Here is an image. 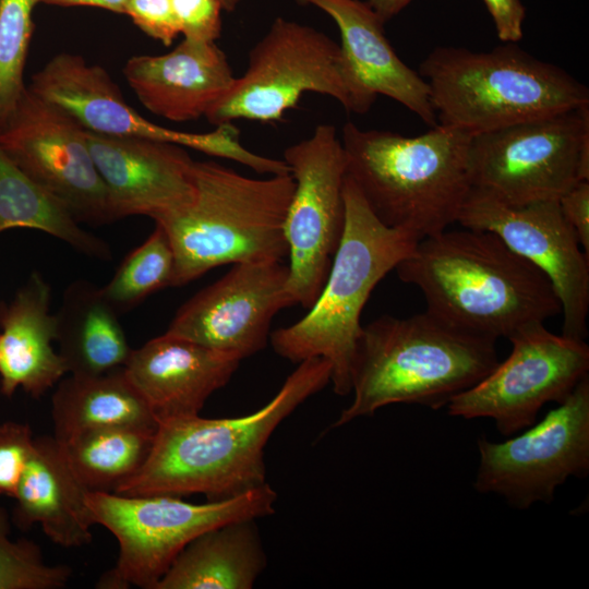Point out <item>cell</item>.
I'll use <instances>...</instances> for the list:
<instances>
[{
	"mask_svg": "<svg viewBox=\"0 0 589 589\" xmlns=\"http://www.w3.org/2000/svg\"><path fill=\"white\" fill-rule=\"evenodd\" d=\"M395 269L421 290L426 312L493 340L562 313L548 277L491 231L445 229L421 239Z\"/></svg>",
	"mask_w": 589,
	"mask_h": 589,
	"instance_id": "cell-1",
	"label": "cell"
},
{
	"mask_svg": "<svg viewBox=\"0 0 589 589\" xmlns=\"http://www.w3.org/2000/svg\"><path fill=\"white\" fill-rule=\"evenodd\" d=\"M332 377L320 357L298 363L277 394L263 407L238 418L200 414L158 422L149 456L121 484L120 495L204 494L208 501L238 496L264 485V448L277 426Z\"/></svg>",
	"mask_w": 589,
	"mask_h": 589,
	"instance_id": "cell-2",
	"label": "cell"
},
{
	"mask_svg": "<svg viewBox=\"0 0 589 589\" xmlns=\"http://www.w3.org/2000/svg\"><path fill=\"white\" fill-rule=\"evenodd\" d=\"M498 362L496 340L456 328L426 311L380 316L362 326L351 371L353 398L332 428L393 404L438 410Z\"/></svg>",
	"mask_w": 589,
	"mask_h": 589,
	"instance_id": "cell-3",
	"label": "cell"
},
{
	"mask_svg": "<svg viewBox=\"0 0 589 589\" xmlns=\"http://www.w3.org/2000/svg\"><path fill=\"white\" fill-rule=\"evenodd\" d=\"M471 135L435 124L420 135L341 129L347 177L384 225L406 229L420 240L457 223L471 189L468 153Z\"/></svg>",
	"mask_w": 589,
	"mask_h": 589,
	"instance_id": "cell-4",
	"label": "cell"
},
{
	"mask_svg": "<svg viewBox=\"0 0 589 589\" xmlns=\"http://www.w3.org/2000/svg\"><path fill=\"white\" fill-rule=\"evenodd\" d=\"M193 179L192 201L154 220L172 247L171 287L220 265L288 256L284 224L294 190L290 173L256 179L214 160H194Z\"/></svg>",
	"mask_w": 589,
	"mask_h": 589,
	"instance_id": "cell-5",
	"label": "cell"
},
{
	"mask_svg": "<svg viewBox=\"0 0 589 589\" xmlns=\"http://www.w3.org/2000/svg\"><path fill=\"white\" fill-rule=\"evenodd\" d=\"M344 200V235L322 291L301 320L269 336L274 351L292 363L326 359L339 396L351 393L360 316L371 292L420 241L411 231L378 220L347 175Z\"/></svg>",
	"mask_w": 589,
	"mask_h": 589,
	"instance_id": "cell-6",
	"label": "cell"
},
{
	"mask_svg": "<svg viewBox=\"0 0 589 589\" xmlns=\"http://www.w3.org/2000/svg\"><path fill=\"white\" fill-rule=\"evenodd\" d=\"M418 73L437 123L471 136L589 105L585 84L515 43L485 52L436 47Z\"/></svg>",
	"mask_w": 589,
	"mask_h": 589,
	"instance_id": "cell-7",
	"label": "cell"
},
{
	"mask_svg": "<svg viewBox=\"0 0 589 589\" xmlns=\"http://www.w3.org/2000/svg\"><path fill=\"white\" fill-rule=\"evenodd\" d=\"M277 493L264 485L238 496L194 504L175 495H120L88 492L95 525L117 539L119 554L104 573L99 589H155L177 555L204 531L240 519H259L275 512Z\"/></svg>",
	"mask_w": 589,
	"mask_h": 589,
	"instance_id": "cell-8",
	"label": "cell"
},
{
	"mask_svg": "<svg viewBox=\"0 0 589 589\" xmlns=\"http://www.w3.org/2000/svg\"><path fill=\"white\" fill-rule=\"evenodd\" d=\"M305 93L329 96L354 113L374 104L359 86L340 45L312 26L278 16L250 50L244 74L205 118L215 125L278 121Z\"/></svg>",
	"mask_w": 589,
	"mask_h": 589,
	"instance_id": "cell-9",
	"label": "cell"
},
{
	"mask_svg": "<svg viewBox=\"0 0 589 589\" xmlns=\"http://www.w3.org/2000/svg\"><path fill=\"white\" fill-rule=\"evenodd\" d=\"M468 170L507 203L558 201L589 180V105L471 136Z\"/></svg>",
	"mask_w": 589,
	"mask_h": 589,
	"instance_id": "cell-10",
	"label": "cell"
},
{
	"mask_svg": "<svg viewBox=\"0 0 589 589\" xmlns=\"http://www.w3.org/2000/svg\"><path fill=\"white\" fill-rule=\"evenodd\" d=\"M283 160L294 180L284 224L289 257L286 291L290 305L309 310L344 235L346 158L336 128L318 124L308 139L288 146Z\"/></svg>",
	"mask_w": 589,
	"mask_h": 589,
	"instance_id": "cell-11",
	"label": "cell"
},
{
	"mask_svg": "<svg viewBox=\"0 0 589 589\" xmlns=\"http://www.w3.org/2000/svg\"><path fill=\"white\" fill-rule=\"evenodd\" d=\"M28 87L38 97L69 113L89 132L168 142L237 161L259 173H290L283 159L262 156L244 147L233 123L216 125L211 132L192 133L148 121L127 104L119 86L104 68L89 64L75 53L53 56L33 75Z\"/></svg>",
	"mask_w": 589,
	"mask_h": 589,
	"instance_id": "cell-12",
	"label": "cell"
},
{
	"mask_svg": "<svg viewBox=\"0 0 589 589\" xmlns=\"http://www.w3.org/2000/svg\"><path fill=\"white\" fill-rule=\"evenodd\" d=\"M473 488L502 496L516 509L549 504L568 478L589 473V375L537 424L505 442L477 440Z\"/></svg>",
	"mask_w": 589,
	"mask_h": 589,
	"instance_id": "cell-13",
	"label": "cell"
},
{
	"mask_svg": "<svg viewBox=\"0 0 589 589\" xmlns=\"http://www.w3.org/2000/svg\"><path fill=\"white\" fill-rule=\"evenodd\" d=\"M508 340L512 351L506 360L446 406L452 417L492 419L505 436L532 425L545 404H561L589 375V346L582 339L533 323Z\"/></svg>",
	"mask_w": 589,
	"mask_h": 589,
	"instance_id": "cell-14",
	"label": "cell"
},
{
	"mask_svg": "<svg viewBox=\"0 0 589 589\" xmlns=\"http://www.w3.org/2000/svg\"><path fill=\"white\" fill-rule=\"evenodd\" d=\"M464 228L491 231L537 266L561 302L562 335H588L589 255L564 217L558 201L510 204L471 188L458 215Z\"/></svg>",
	"mask_w": 589,
	"mask_h": 589,
	"instance_id": "cell-15",
	"label": "cell"
},
{
	"mask_svg": "<svg viewBox=\"0 0 589 589\" xmlns=\"http://www.w3.org/2000/svg\"><path fill=\"white\" fill-rule=\"evenodd\" d=\"M0 148L59 199L79 223L101 225L115 220L85 130L28 86L0 132Z\"/></svg>",
	"mask_w": 589,
	"mask_h": 589,
	"instance_id": "cell-16",
	"label": "cell"
},
{
	"mask_svg": "<svg viewBox=\"0 0 589 589\" xmlns=\"http://www.w3.org/2000/svg\"><path fill=\"white\" fill-rule=\"evenodd\" d=\"M287 279L283 261L233 264L182 304L165 333L241 361L266 347L274 316L291 306Z\"/></svg>",
	"mask_w": 589,
	"mask_h": 589,
	"instance_id": "cell-17",
	"label": "cell"
},
{
	"mask_svg": "<svg viewBox=\"0 0 589 589\" xmlns=\"http://www.w3.org/2000/svg\"><path fill=\"white\" fill-rule=\"evenodd\" d=\"M85 135L113 219L143 215L155 220L192 201L194 159L182 146L86 130Z\"/></svg>",
	"mask_w": 589,
	"mask_h": 589,
	"instance_id": "cell-18",
	"label": "cell"
},
{
	"mask_svg": "<svg viewBox=\"0 0 589 589\" xmlns=\"http://www.w3.org/2000/svg\"><path fill=\"white\" fill-rule=\"evenodd\" d=\"M123 75L148 111L173 122L205 117L236 80L216 41L185 38L167 53L130 58Z\"/></svg>",
	"mask_w": 589,
	"mask_h": 589,
	"instance_id": "cell-19",
	"label": "cell"
},
{
	"mask_svg": "<svg viewBox=\"0 0 589 589\" xmlns=\"http://www.w3.org/2000/svg\"><path fill=\"white\" fill-rule=\"evenodd\" d=\"M240 361L191 340L163 334L133 349L124 365L157 422L200 414Z\"/></svg>",
	"mask_w": 589,
	"mask_h": 589,
	"instance_id": "cell-20",
	"label": "cell"
},
{
	"mask_svg": "<svg viewBox=\"0 0 589 589\" xmlns=\"http://www.w3.org/2000/svg\"><path fill=\"white\" fill-rule=\"evenodd\" d=\"M313 5L337 25L341 50L361 89L372 100L389 97L430 127L437 124L425 80L397 56L385 36V22L361 0H296Z\"/></svg>",
	"mask_w": 589,
	"mask_h": 589,
	"instance_id": "cell-21",
	"label": "cell"
},
{
	"mask_svg": "<svg viewBox=\"0 0 589 589\" xmlns=\"http://www.w3.org/2000/svg\"><path fill=\"white\" fill-rule=\"evenodd\" d=\"M88 489L72 469L55 436L34 437L13 498L12 524L27 530L39 524L56 544H88L95 525L86 496Z\"/></svg>",
	"mask_w": 589,
	"mask_h": 589,
	"instance_id": "cell-22",
	"label": "cell"
},
{
	"mask_svg": "<svg viewBox=\"0 0 589 589\" xmlns=\"http://www.w3.org/2000/svg\"><path fill=\"white\" fill-rule=\"evenodd\" d=\"M51 288L34 272L14 298L0 305V392L12 396L17 388L34 398L68 375L53 347L56 315L50 311Z\"/></svg>",
	"mask_w": 589,
	"mask_h": 589,
	"instance_id": "cell-23",
	"label": "cell"
},
{
	"mask_svg": "<svg viewBox=\"0 0 589 589\" xmlns=\"http://www.w3.org/2000/svg\"><path fill=\"white\" fill-rule=\"evenodd\" d=\"M256 519L211 528L177 555L155 589H251L266 567Z\"/></svg>",
	"mask_w": 589,
	"mask_h": 589,
	"instance_id": "cell-24",
	"label": "cell"
},
{
	"mask_svg": "<svg viewBox=\"0 0 589 589\" xmlns=\"http://www.w3.org/2000/svg\"><path fill=\"white\" fill-rule=\"evenodd\" d=\"M119 312L87 280L65 289L56 315L57 339L68 374L99 375L127 364L132 348Z\"/></svg>",
	"mask_w": 589,
	"mask_h": 589,
	"instance_id": "cell-25",
	"label": "cell"
},
{
	"mask_svg": "<svg viewBox=\"0 0 589 589\" xmlns=\"http://www.w3.org/2000/svg\"><path fill=\"white\" fill-rule=\"evenodd\" d=\"M51 406L53 436L60 443L97 428L158 426L124 366L99 375L63 376L57 383Z\"/></svg>",
	"mask_w": 589,
	"mask_h": 589,
	"instance_id": "cell-26",
	"label": "cell"
},
{
	"mask_svg": "<svg viewBox=\"0 0 589 589\" xmlns=\"http://www.w3.org/2000/svg\"><path fill=\"white\" fill-rule=\"evenodd\" d=\"M12 228L40 230L87 256L111 259L104 240L84 230L59 199L28 177L0 148V232Z\"/></svg>",
	"mask_w": 589,
	"mask_h": 589,
	"instance_id": "cell-27",
	"label": "cell"
},
{
	"mask_svg": "<svg viewBox=\"0 0 589 589\" xmlns=\"http://www.w3.org/2000/svg\"><path fill=\"white\" fill-rule=\"evenodd\" d=\"M157 429L105 426L61 443L65 456L91 492L115 493L147 460Z\"/></svg>",
	"mask_w": 589,
	"mask_h": 589,
	"instance_id": "cell-28",
	"label": "cell"
},
{
	"mask_svg": "<svg viewBox=\"0 0 589 589\" xmlns=\"http://www.w3.org/2000/svg\"><path fill=\"white\" fill-rule=\"evenodd\" d=\"M175 255L166 231L156 224L148 238L130 252L101 287L109 303L127 312L152 293L172 286Z\"/></svg>",
	"mask_w": 589,
	"mask_h": 589,
	"instance_id": "cell-29",
	"label": "cell"
},
{
	"mask_svg": "<svg viewBox=\"0 0 589 589\" xmlns=\"http://www.w3.org/2000/svg\"><path fill=\"white\" fill-rule=\"evenodd\" d=\"M35 5V0H0V132L27 87L23 77Z\"/></svg>",
	"mask_w": 589,
	"mask_h": 589,
	"instance_id": "cell-30",
	"label": "cell"
},
{
	"mask_svg": "<svg viewBox=\"0 0 589 589\" xmlns=\"http://www.w3.org/2000/svg\"><path fill=\"white\" fill-rule=\"evenodd\" d=\"M11 517L0 506V589H60L69 582L68 565H48L28 539H10Z\"/></svg>",
	"mask_w": 589,
	"mask_h": 589,
	"instance_id": "cell-31",
	"label": "cell"
},
{
	"mask_svg": "<svg viewBox=\"0 0 589 589\" xmlns=\"http://www.w3.org/2000/svg\"><path fill=\"white\" fill-rule=\"evenodd\" d=\"M34 435L26 423H0V496L13 497L25 462L31 454Z\"/></svg>",
	"mask_w": 589,
	"mask_h": 589,
	"instance_id": "cell-32",
	"label": "cell"
},
{
	"mask_svg": "<svg viewBox=\"0 0 589 589\" xmlns=\"http://www.w3.org/2000/svg\"><path fill=\"white\" fill-rule=\"evenodd\" d=\"M183 38L216 41L221 34V11L218 0H171Z\"/></svg>",
	"mask_w": 589,
	"mask_h": 589,
	"instance_id": "cell-33",
	"label": "cell"
},
{
	"mask_svg": "<svg viewBox=\"0 0 589 589\" xmlns=\"http://www.w3.org/2000/svg\"><path fill=\"white\" fill-rule=\"evenodd\" d=\"M124 14L165 46H170L181 34L171 0H128Z\"/></svg>",
	"mask_w": 589,
	"mask_h": 589,
	"instance_id": "cell-34",
	"label": "cell"
},
{
	"mask_svg": "<svg viewBox=\"0 0 589 589\" xmlns=\"http://www.w3.org/2000/svg\"><path fill=\"white\" fill-rule=\"evenodd\" d=\"M558 203L582 250L589 255V180L576 183Z\"/></svg>",
	"mask_w": 589,
	"mask_h": 589,
	"instance_id": "cell-35",
	"label": "cell"
},
{
	"mask_svg": "<svg viewBox=\"0 0 589 589\" xmlns=\"http://www.w3.org/2000/svg\"><path fill=\"white\" fill-rule=\"evenodd\" d=\"M491 14L497 37L504 43L521 39L526 9L520 0H483Z\"/></svg>",
	"mask_w": 589,
	"mask_h": 589,
	"instance_id": "cell-36",
	"label": "cell"
},
{
	"mask_svg": "<svg viewBox=\"0 0 589 589\" xmlns=\"http://www.w3.org/2000/svg\"><path fill=\"white\" fill-rule=\"evenodd\" d=\"M35 2L59 7H93L124 14L128 0H35Z\"/></svg>",
	"mask_w": 589,
	"mask_h": 589,
	"instance_id": "cell-37",
	"label": "cell"
},
{
	"mask_svg": "<svg viewBox=\"0 0 589 589\" xmlns=\"http://www.w3.org/2000/svg\"><path fill=\"white\" fill-rule=\"evenodd\" d=\"M412 0H366L370 7L386 23L404 10Z\"/></svg>",
	"mask_w": 589,
	"mask_h": 589,
	"instance_id": "cell-38",
	"label": "cell"
},
{
	"mask_svg": "<svg viewBox=\"0 0 589 589\" xmlns=\"http://www.w3.org/2000/svg\"><path fill=\"white\" fill-rule=\"evenodd\" d=\"M227 12H233L242 0H218Z\"/></svg>",
	"mask_w": 589,
	"mask_h": 589,
	"instance_id": "cell-39",
	"label": "cell"
}]
</instances>
